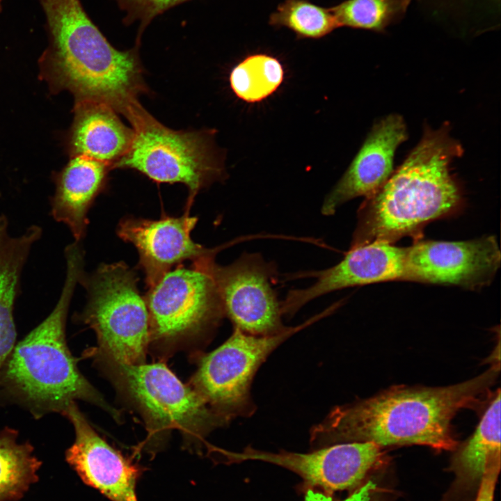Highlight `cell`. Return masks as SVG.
I'll list each match as a JSON object with an SVG mask.
<instances>
[{
	"label": "cell",
	"mask_w": 501,
	"mask_h": 501,
	"mask_svg": "<svg viewBox=\"0 0 501 501\" xmlns=\"http://www.w3.org/2000/svg\"><path fill=\"white\" fill-rule=\"evenodd\" d=\"M410 1L347 0L330 9L339 27L379 31L404 13Z\"/></svg>",
	"instance_id": "obj_23"
},
{
	"label": "cell",
	"mask_w": 501,
	"mask_h": 501,
	"mask_svg": "<svg viewBox=\"0 0 501 501\" xmlns=\"http://www.w3.org/2000/svg\"><path fill=\"white\" fill-rule=\"evenodd\" d=\"M65 276L58 299L48 316L16 343L0 374V398L26 410L35 419L63 411L77 400L100 407L115 420L112 407L79 371L78 359L69 349L66 324L79 278L84 271L81 243L64 250Z\"/></svg>",
	"instance_id": "obj_2"
},
{
	"label": "cell",
	"mask_w": 501,
	"mask_h": 501,
	"mask_svg": "<svg viewBox=\"0 0 501 501\" xmlns=\"http://www.w3.org/2000/svg\"><path fill=\"white\" fill-rule=\"evenodd\" d=\"M51 41L53 61L61 82L77 102L105 104L127 119L148 88L140 44L115 48L90 19L79 0H40Z\"/></svg>",
	"instance_id": "obj_4"
},
{
	"label": "cell",
	"mask_w": 501,
	"mask_h": 501,
	"mask_svg": "<svg viewBox=\"0 0 501 501\" xmlns=\"http://www.w3.org/2000/svg\"><path fill=\"white\" fill-rule=\"evenodd\" d=\"M129 121L134 139L113 168L136 170L157 183L184 184L189 191L186 211L202 189L224 179L223 162L211 130L171 129L143 107Z\"/></svg>",
	"instance_id": "obj_7"
},
{
	"label": "cell",
	"mask_w": 501,
	"mask_h": 501,
	"mask_svg": "<svg viewBox=\"0 0 501 501\" xmlns=\"http://www.w3.org/2000/svg\"><path fill=\"white\" fill-rule=\"evenodd\" d=\"M374 488L375 484L369 481L343 500H333L327 493L309 488L305 493V501H370Z\"/></svg>",
	"instance_id": "obj_27"
},
{
	"label": "cell",
	"mask_w": 501,
	"mask_h": 501,
	"mask_svg": "<svg viewBox=\"0 0 501 501\" xmlns=\"http://www.w3.org/2000/svg\"><path fill=\"white\" fill-rule=\"evenodd\" d=\"M405 281L480 289L501 264L494 236L459 241L422 240L405 248Z\"/></svg>",
	"instance_id": "obj_12"
},
{
	"label": "cell",
	"mask_w": 501,
	"mask_h": 501,
	"mask_svg": "<svg viewBox=\"0 0 501 501\" xmlns=\"http://www.w3.org/2000/svg\"><path fill=\"white\" fill-rule=\"evenodd\" d=\"M42 229L33 224L13 235L9 221L0 214V374L16 344L14 308L21 291V278L31 249L41 238Z\"/></svg>",
	"instance_id": "obj_18"
},
{
	"label": "cell",
	"mask_w": 501,
	"mask_h": 501,
	"mask_svg": "<svg viewBox=\"0 0 501 501\" xmlns=\"http://www.w3.org/2000/svg\"><path fill=\"white\" fill-rule=\"evenodd\" d=\"M138 281L136 271L124 262L102 263L90 273L82 272L78 284L85 289L87 301L74 319L92 328L98 343L86 356L100 355L128 365L145 363L150 319Z\"/></svg>",
	"instance_id": "obj_6"
},
{
	"label": "cell",
	"mask_w": 501,
	"mask_h": 501,
	"mask_svg": "<svg viewBox=\"0 0 501 501\" xmlns=\"http://www.w3.org/2000/svg\"><path fill=\"white\" fill-rule=\"evenodd\" d=\"M18 431L6 427L0 431V501H17L38 482L42 462L29 442H18Z\"/></svg>",
	"instance_id": "obj_21"
},
{
	"label": "cell",
	"mask_w": 501,
	"mask_h": 501,
	"mask_svg": "<svg viewBox=\"0 0 501 501\" xmlns=\"http://www.w3.org/2000/svg\"><path fill=\"white\" fill-rule=\"evenodd\" d=\"M324 314L273 336L249 335L233 328L226 341L200 358L191 387L216 413L230 422L252 416L256 405L251 385L260 366L280 344Z\"/></svg>",
	"instance_id": "obj_9"
},
{
	"label": "cell",
	"mask_w": 501,
	"mask_h": 501,
	"mask_svg": "<svg viewBox=\"0 0 501 501\" xmlns=\"http://www.w3.org/2000/svg\"><path fill=\"white\" fill-rule=\"evenodd\" d=\"M197 222L198 218L186 210L180 216L166 215L157 220L125 217L120 221L117 234L136 248L138 267L144 273L148 289L184 262L216 254L218 248H207L191 237Z\"/></svg>",
	"instance_id": "obj_13"
},
{
	"label": "cell",
	"mask_w": 501,
	"mask_h": 501,
	"mask_svg": "<svg viewBox=\"0 0 501 501\" xmlns=\"http://www.w3.org/2000/svg\"><path fill=\"white\" fill-rule=\"evenodd\" d=\"M500 363L480 375L444 387L393 386L369 398L334 407L310 429L312 448L351 442L422 445L453 450L451 422L458 411L479 403L495 383Z\"/></svg>",
	"instance_id": "obj_1"
},
{
	"label": "cell",
	"mask_w": 501,
	"mask_h": 501,
	"mask_svg": "<svg viewBox=\"0 0 501 501\" xmlns=\"http://www.w3.org/2000/svg\"><path fill=\"white\" fill-rule=\"evenodd\" d=\"M112 166L84 156H75L58 176L50 200V214L65 225L75 241L84 239L88 212L104 189Z\"/></svg>",
	"instance_id": "obj_17"
},
{
	"label": "cell",
	"mask_w": 501,
	"mask_h": 501,
	"mask_svg": "<svg viewBox=\"0 0 501 501\" xmlns=\"http://www.w3.org/2000/svg\"><path fill=\"white\" fill-rule=\"evenodd\" d=\"M500 459V390L498 389L474 434L456 451L452 469L456 483L471 487L480 482L488 465Z\"/></svg>",
	"instance_id": "obj_20"
},
{
	"label": "cell",
	"mask_w": 501,
	"mask_h": 501,
	"mask_svg": "<svg viewBox=\"0 0 501 501\" xmlns=\"http://www.w3.org/2000/svg\"><path fill=\"white\" fill-rule=\"evenodd\" d=\"M89 356L141 415L150 441L162 439L177 429L185 440L198 443L212 431L230 422L164 363L128 365L100 355Z\"/></svg>",
	"instance_id": "obj_5"
},
{
	"label": "cell",
	"mask_w": 501,
	"mask_h": 501,
	"mask_svg": "<svg viewBox=\"0 0 501 501\" xmlns=\"http://www.w3.org/2000/svg\"><path fill=\"white\" fill-rule=\"evenodd\" d=\"M215 255L179 264L148 289L150 344L171 350L218 327L225 314L212 273Z\"/></svg>",
	"instance_id": "obj_8"
},
{
	"label": "cell",
	"mask_w": 501,
	"mask_h": 501,
	"mask_svg": "<svg viewBox=\"0 0 501 501\" xmlns=\"http://www.w3.org/2000/svg\"><path fill=\"white\" fill-rule=\"evenodd\" d=\"M212 273L225 317L233 328L256 336L282 334L291 327L282 321L280 301L273 288L277 268L259 253H244L225 266L215 262Z\"/></svg>",
	"instance_id": "obj_10"
},
{
	"label": "cell",
	"mask_w": 501,
	"mask_h": 501,
	"mask_svg": "<svg viewBox=\"0 0 501 501\" xmlns=\"http://www.w3.org/2000/svg\"><path fill=\"white\" fill-rule=\"evenodd\" d=\"M71 145L75 156H84L113 167L129 150L132 128L127 127L109 106L96 102H77Z\"/></svg>",
	"instance_id": "obj_19"
},
{
	"label": "cell",
	"mask_w": 501,
	"mask_h": 501,
	"mask_svg": "<svg viewBox=\"0 0 501 501\" xmlns=\"http://www.w3.org/2000/svg\"><path fill=\"white\" fill-rule=\"evenodd\" d=\"M405 248L374 241L350 248L335 266L312 273L316 281L303 289H291L280 301L283 315L293 317L310 301L344 288L376 283L404 280Z\"/></svg>",
	"instance_id": "obj_15"
},
{
	"label": "cell",
	"mask_w": 501,
	"mask_h": 501,
	"mask_svg": "<svg viewBox=\"0 0 501 501\" xmlns=\"http://www.w3.org/2000/svg\"><path fill=\"white\" fill-rule=\"evenodd\" d=\"M3 0H0V11L1 10V8H2V3H3Z\"/></svg>",
	"instance_id": "obj_28"
},
{
	"label": "cell",
	"mask_w": 501,
	"mask_h": 501,
	"mask_svg": "<svg viewBox=\"0 0 501 501\" xmlns=\"http://www.w3.org/2000/svg\"><path fill=\"white\" fill-rule=\"evenodd\" d=\"M284 79L280 62L267 54L246 57L232 70L229 81L232 90L248 103L260 102L273 94Z\"/></svg>",
	"instance_id": "obj_22"
},
{
	"label": "cell",
	"mask_w": 501,
	"mask_h": 501,
	"mask_svg": "<svg viewBox=\"0 0 501 501\" xmlns=\"http://www.w3.org/2000/svg\"><path fill=\"white\" fill-rule=\"evenodd\" d=\"M407 137L402 117L390 114L376 123L349 168L326 196L321 212L334 214L349 200L374 193L393 173L395 152Z\"/></svg>",
	"instance_id": "obj_16"
},
{
	"label": "cell",
	"mask_w": 501,
	"mask_h": 501,
	"mask_svg": "<svg viewBox=\"0 0 501 501\" xmlns=\"http://www.w3.org/2000/svg\"><path fill=\"white\" fill-rule=\"evenodd\" d=\"M462 150L446 127L427 129L402 164L361 204L350 248L418 237L429 223L459 211L462 193L450 166Z\"/></svg>",
	"instance_id": "obj_3"
},
{
	"label": "cell",
	"mask_w": 501,
	"mask_h": 501,
	"mask_svg": "<svg viewBox=\"0 0 501 501\" xmlns=\"http://www.w3.org/2000/svg\"><path fill=\"white\" fill-rule=\"evenodd\" d=\"M214 451L228 463L260 461L280 466L299 475L311 488H321L327 494L358 484L382 456L381 447L372 442L338 443L307 453L271 452L250 446L239 452L217 448Z\"/></svg>",
	"instance_id": "obj_11"
},
{
	"label": "cell",
	"mask_w": 501,
	"mask_h": 501,
	"mask_svg": "<svg viewBox=\"0 0 501 501\" xmlns=\"http://www.w3.org/2000/svg\"><path fill=\"white\" fill-rule=\"evenodd\" d=\"M124 13L122 23L137 25L136 43L141 44V37L152 20L171 8L190 0H114Z\"/></svg>",
	"instance_id": "obj_25"
},
{
	"label": "cell",
	"mask_w": 501,
	"mask_h": 501,
	"mask_svg": "<svg viewBox=\"0 0 501 501\" xmlns=\"http://www.w3.org/2000/svg\"><path fill=\"white\" fill-rule=\"evenodd\" d=\"M72 424L75 439L65 460L87 485L111 501H137L136 486L143 469L106 443L76 402L61 413Z\"/></svg>",
	"instance_id": "obj_14"
},
{
	"label": "cell",
	"mask_w": 501,
	"mask_h": 501,
	"mask_svg": "<svg viewBox=\"0 0 501 501\" xmlns=\"http://www.w3.org/2000/svg\"><path fill=\"white\" fill-rule=\"evenodd\" d=\"M269 22L310 38L323 37L339 27L330 8L305 0H285L271 14Z\"/></svg>",
	"instance_id": "obj_24"
},
{
	"label": "cell",
	"mask_w": 501,
	"mask_h": 501,
	"mask_svg": "<svg viewBox=\"0 0 501 501\" xmlns=\"http://www.w3.org/2000/svg\"><path fill=\"white\" fill-rule=\"evenodd\" d=\"M500 470V459L491 462L480 482L475 501H493L496 482Z\"/></svg>",
	"instance_id": "obj_26"
}]
</instances>
